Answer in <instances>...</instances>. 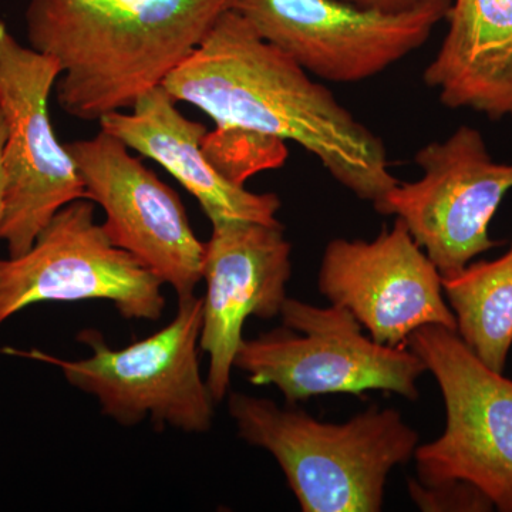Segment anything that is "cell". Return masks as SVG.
<instances>
[{
  "label": "cell",
  "instance_id": "obj_1",
  "mask_svg": "<svg viewBox=\"0 0 512 512\" xmlns=\"http://www.w3.org/2000/svg\"><path fill=\"white\" fill-rule=\"evenodd\" d=\"M163 86L177 103L204 111L217 126L299 144L373 207L400 183L390 171L382 138L234 10L215 20Z\"/></svg>",
  "mask_w": 512,
  "mask_h": 512
},
{
  "label": "cell",
  "instance_id": "obj_2",
  "mask_svg": "<svg viewBox=\"0 0 512 512\" xmlns=\"http://www.w3.org/2000/svg\"><path fill=\"white\" fill-rule=\"evenodd\" d=\"M229 0H29L32 49L52 57L60 109L99 121L163 86Z\"/></svg>",
  "mask_w": 512,
  "mask_h": 512
},
{
  "label": "cell",
  "instance_id": "obj_3",
  "mask_svg": "<svg viewBox=\"0 0 512 512\" xmlns=\"http://www.w3.org/2000/svg\"><path fill=\"white\" fill-rule=\"evenodd\" d=\"M227 397L238 436L274 456L303 512H379L390 471L419 446L394 409L372 406L335 424L261 397Z\"/></svg>",
  "mask_w": 512,
  "mask_h": 512
},
{
  "label": "cell",
  "instance_id": "obj_4",
  "mask_svg": "<svg viewBox=\"0 0 512 512\" xmlns=\"http://www.w3.org/2000/svg\"><path fill=\"white\" fill-rule=\"evenodd\" d=\"M201 328L202 298L190 295L178 298L177 313L165 328L126 348H110L99 330L84 329L77 340L93 353L83 359L10 346L0 353L57 367L67 382L93 396L101 413L121 426L148 419L158 430L205 433L217 403L201 376Z\"/></svg>",
  "mask_w": 512,
  "mask_h": 512
},
{
  "label": "cell",
  "instance_id": "obj_5",
  "mask_svg": "<svg viewBox=\"0 0 512 512\" xmlns=\"http://www.w3.org/2000/svg\"><path fill=\"white\" fill-rule=\"evenodd\" d=\"M284 326L244 339L234 367L254 386H275L288 406L325 394L383 390L419 399L417 380L427 367L407 346L392 348L363 333L338 305L318 308L286 298Z\"/></svg>",
  "mask_w": 512,
  "mask_h": 512
},
{
  "label": "cell",
  "instance_id": "obj_6",
  "mask_svg": "<svg viewBox=\"0 0 512 512\" xmlns=\"http://www.w3.org/2000/svg\"><path fill=\"white\" fill-rule=\"evenodd\" d=\"M60 74L56 60L20 45L0 19V113L6 124L0 241L12 258L28 252L63 207L87 200L79 168L50 121L49 100Z\"/></svg>",
  "mask_w": 512,
  "mask_h": 512
},
{
  "label": "cell",
  "instance_id": "obj_7",
  "mask_svg": "<svg viewBox=\"0 0 512 512\" xmlns=\"http://www.w3.org/2000/svg\"><path fill=\"white\" fill-rule=\"evenodd\" d=\"M406 346L436 377L446 407L443 434L414 453L417 481H467L498 511L512 512V380L444 326L414 330Z\"/></svg>",
  "mask_w": 512,
  "mask_h": 512
},
{
  "label": "cell",
  "instance_id": "obj_8",
  "mask_svg": "<svg viewBox=\"0 0 512 512\" xmlns=\"http://www.w3.org/2000/svg\"><path fill=\"white\" fill-rule=\"evenodd\" d=\"M451 0L412 8H362L345 0H229V9L303 70L326 82L357 83L399 63L446 20Z\"/></svg>",
  "mask_w": 512,
  "mask_h": 512
},
{
  "label": "cell",
  "instance_id": "obj_9",
  "mask_svg": "<svg viewBox=\"0 0 512 512\" xmlns=\"http://www.w3.org/2000/svg\"><path fill=\"white\" fill-rule=\"evenodd\" d=\"M163 282L96 222L90 200L70 202L37 235L28 252L0 259V326L47 302H113L124 319L163 316Z\"/></svg>",
  "mask_w": 512,
  "mask_h": 512
},
{
  "label": "cell",
  "instance_id": "obj_10",
  "mask_svg": "<svg viewBox=\"0 0 512 512\" xmlns=\"http://www.w3.org/2000/svg\"><path fill=\"white\" fill-rule=\"evenodd\" d=\"M414 161L423 177L397 184L375 210L404 222L441 278L457 274L500 245L488 228L512 190V164L494 161L483 134L470 126L420 148Z\"/></svg>",
  "mask_w": 512,
  "mask_h": 512
},
{
  "label": "cell",
  "instance_id": "obj_11",
  "mask_svg": "<svg viewBox=\"0 0 512 512\" xmlns=\"http://www.w3.org/2000/svg\"><path fill=\"white\" fill-rule=\"evenodd\" d=\"M66 148L82 175L87 200L106 214L103 228L111 242L170 285L178 298L194 295L205 242L195 235L180 195L107 131Z\"/></svg>",
  "mask_w": 512,
  "mask_h": 512
},
{
  "label": "cell",
  "instance_id": "obj_12",
  "mask_svg": "<svg viewBox=\"0 0 512 512\" xmlns=\"http://www.w3.org/2000/svg\"><path fill=\"white\" fill-rule=\"evenodd\" d=\"M318 286L382 345L406 346L414 330L427 325L456 330L439 269L399 218L373 241H330Z\"/></svg>",
  "mask_w": 512,
  "mask_h": 512
},
{
  "label": "cell",
  "instance_id": "obj_13",
  "mask_svg": "<svg viewBox=\"0 0 512 512\" xmlns=\"http://www.w3.org/2000/svg\"><path fill=\"white\" fill-rule=\"evenodd\" d=\"M202 279L201 352L210 356L207 384L215 403L227 399L245 320L281 315L292 275V245L282 224L211 222Z\"/></svg>",
  "mask_w": 512,
  "mask_h": 512
},
{
  "label": "cell",
  "instance_id": "obj_14",
  "mask_svg": "<svg viewBox=\"0 0 512 512\" xmlns=\"http://www.w3.org/2000/svg\"><path fill=\"white\" fill-rule=\"evenodd\" d=\"M177 104L164 86H158L141 96L133 109L101 117L100 130L160 164L198 201L211 222L281 224L276 218L281 208L278 195L256 194L222 178L202 153L207 127L187 119Z\"/></svg>",
  "mask_w": 512,
  "mask_h": 512
},
{
  "label": "cell",
  "instance_id": "obj_15",
  "mask_svg": "<svg viewBox=\"0 0 512 512\" xmlns=\"http://www.w3.org/2000/svg\"><path fill=\"white\" fill-rule=\"evenodd\" d=\"M446 20L424 83L448 109L512 119V0H451Z\"/></svg>",
  "mask_w": 512,
  "mask_h": 512
},
{
  "label": "cell",
  "instance_id": "obj_16",
  "mask_svg": "<svg viewBox=\"0 0 512 512\" xmlns=\"http://www.w3.org/2000/svg\"><path fill=\"white\" fill-rule=\"evenodd\" d=\"M443 292L467 348L504 373L512 346V245L501 258L444 276Z\"/></svg>",
  "mask_w": 512,
  "mask_h": 512
},
{
  "label": "cell",
  "instance_id": "obj_17",
  "mask_svg": "<svg viewBox=\"0 0 512 512\" xmlns=\"http://www.w3.org/2000/svg\"><path fill=\"white\" fill-rule=\"evenodd\" d=\"M201 148L211 167L238 187H245L249 178L261 171L282 167L288 158L285 141L241 127L208 130Z\"/></svg>",
  "mask_w": 512,
  "mask_h": 512
},
{
  "label": "cell",
  "instance_id": "obj_18",
  "mask_svg": "<svg viewBox=\"0 0 512 512\" xmlns=\"http://www.w3.org/2000/svg\"><path fill=\"white\" fill-rule=\"evenodd\" d=\"M409 493L419 510L426 512H478L494 510V505L473 484L463 480L421 484L409 481Z\"/></svg>",
  "mask_w": 512,
  "mask_h": 512
},
{
  "label": "cell",
  "instance_id": "obj_19",
  "mask_svg": "<svg viewBox=\"0 0 512 512\" xmlns=\"http://www.w3.org/2000/svg\"><path fill=\"white\" fill-rule=\"evenodd\" d=\"M345 2L353 3L362 8L387 10V12H396V10H403L412 8L417 5L421 0H345Z\"/></svg>",
  "mask_w": 512,
  "mask_h": 512
},
{
  "label": "cell",
  "instance_id": "obj_20",
  "mask_svg": "<svg viewBox=\"0 0 512 512\" xmlns=\"http://www.w3.org/2000/svg\"><path fill=\"white\" fill-rule=\"evenodd\" d=\"M6 140V124L0 113V211H2V151Z\"/></svg>",
  "mask_w": 512,
  "mask_h": 512
}]
</instances>
